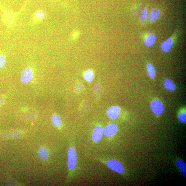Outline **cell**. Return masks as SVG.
Segmentation results:
<instances>
[{
  "label": "cell",
  "mask_w": 186,
  "mask_h": 186,
  "mask_svg": "<svg viewBox=\"0 0 186 186\" xmlns=\"http://www.w3.org/2000/svg\"><path fill=\"white\" fill-rule=\"evenodd\" d=\"M68 166L70 170L75 168L77 163V156L76 151L73 147L69 148L68 151Z\"/></svg>",
  "instance_id": "cell-2"
},
{
  "label": "cell",
  "mask_w": 186,
  "mask_h": 186,
  "mask_svg": "<svg viewBox=\"0 0 186 186\" xmlns=\"http://www.w3.org/2000/svg\"><path fill=\"white\" fill-rule=\"evenodd\" d=\"M83 77L84 79L88 82H92L94 79V74L91 70H88L85 72Z\"/></svg>",
  "instance_id": "cell-18"
},
{
  "label": "cell",
  "mask_w": 186,
  "mask_h": 186,
  "mask_svg": "<svg viewBox=\"0 0 186 186\" xmlns=\"http://www.w3.org/2000/svg\"><path fill=\"white\" fill-rule=\"evenodd\" d=\"M164 87L169 91H173L176 88V86L173 82L170 79H166L164 82Z\"/></svg>",
  "instance_id": "cell-16"
},
{
  "label": "cell",
  "mask_w": 186,
  "mask_h": 186,
  "mask_svg": "<svg viewBox=\"0 0 186 186\" xmlns=\"http://www.w3.org/2000/svg\"><path fill=\"white\" fill-rule=\"evenodd\" d=\"M104 134V129L100 126H96L94 128L92 135L94 142H98L101 140Z\"/></svg>",
  "instance_id": "cell-7"
},
{
  "label": "cell",
  "mask_w": 186,
  "mask_h": 186,
  "mask_svg": "<svg viewBox=\"0 0 186 186\" xmlns=\"http://www.w3.org/2000/svg\"><path fill=\"white\" fill-rule=\"evenodd\" d=\"M6 57L3 53H0V68H4L6 65Z\"/></svg>",
  "instance_id": "cell-20"
},
{
  "label": "cell",
  "mask_w": 186,
  "mask_h": 186,
  "mask_svg": "<svg viewBox=\"0 0 186 186\" xmlns=\"http://www.w3.org/2000/svg\"><path fill=\"white\" fill-rule=\"evenodd\" d=\"M38 155L42 160L44 161L47 160L49 157V154L46 148L42 147L39 148Z\"/></svg>",
  "instance_id": "cell-11"
},
{
  "label": "cell",
  "mask_w": 186,
  "mask_h": 186,
  "mask_svg": "<svg viewBox=\"0 0 186 186\" xmlns=\"http://www.w3.org/2000/svg\"><path fill=\"white\" fill-rule=\"evenodd\" d=\"M118 126L115 124L112 123L107 125L104 129V134L108 137L114 136L117 133Z\"/></svg>",
  "instance_id": "cell-6"
},
{
  "label": "cell",
  "mask_w": 186,
  "mask_h": 186,
  "mask_svg": "<svg viewBox=\"0 0 186 186\" xmlns=\"http://www.w3.org/2000/svg\"><path fill=\"white\" fill-rule=\"evenodd\" d=\"M148 14V10L146 8H145L142 10L140 16V20L142 22H145L147 20Z\"/></svg>",
  "instance_id": "cell-19"
},
{
  "label": "cell",
  "mask_w": 186,
  "mask_h": 186,
  "mask_svg": "<svg viewBox=\"0 0 186 186\" xmlns=\"http://www.w3.org/2000/svg\"><path fill=\"white\" fill-rule=\"evenodd\" d=\"M83 86L81 83H78L75 87V90L77 93L81 92L83 90Z\"/></svg>",
  "instance_id": "cell-23"
},
{
  "label": "cell",
  "mask_w": 186,
  "mask_h": 186,
  "mask_svg": "<svg viewBox=\"0 0 186 186\" xmlns=\"http://www.w3.org/2000/svg\"><path fill=\"white\" fill-rule=\"evenodd\" d=\"M93 94L94 96L97 97L99 96L100 91V87L98 83H96L93 87Z\"/></svg>",
  "instance_id": "cell-21"
},
{
  "label": "cell",
  "mask_w": 186,
  "mask_h": 186,
  "mask_svg": "<svg viewBox=\"0 0 186 186\" xmlns=\"http://www.w3.org/2000/svg\"><path fill=\"white\" fill-rule=\"evenodd\" d=\"M147 69L149 76L151 78L155 77V71L154 67L152 64H148L147 65Z\"/></svg>",
  "instance_id": "cell-17"
},
{
  "label": "cell",
  "mask_w": 186,
  "mask_h": 186,
  "mask_svg": "<svg viewBox=\"0 0 186 186\" xmlns=\"http://www.w3.org/2000/svg\"><path fill=\"white\" fill-rule=\"evenodd\" d=\"M106 164L110 169L117 173H122L125 171L122 164L116 160L112 159L108 161Z\"/></svg>",
  "instance_id": "cell-1"
},
{
  "label": "cell",
  "mask_w": 186,
  "mask_h": 186,
  "mask_svg": "<svg viewBox=\"0 0 186 186\" xmlns=\"http://www.w3.org/2000/svg\"><path fill=\"white\" fill-rule=\"evenodd\" d=\"M176 164L177 166L178 167L183 176L186 177V165L185 163L182 160L178 159L176 162Z\"/></svg>",
  "instance_id": "cell-13"
},
{
  "label": "cell",
  "mask_w": 186,
  "mask_h": 186,
  "mask_svg": "<svg viewBox=\"0 0 186 186\" xmlns=\"http://www.w3.org/2000/svg\"><path fill=\"white\" fill-rule=\"evenodd\" d=\"M5 101V99L4 96L0 94V107H1L3 105Z\"/></svg>",
  "instance_id": "cell-24"
},
{
  "label": "cell",
  "mask_w": 186,
  "mask_h": 186,
  "mask_svg": "<svg viewBox=\"0 0 186 186\" xmlns=\"http://www.w3.org/2000/svg\"><path fill=\"white\" fill-rule=\"evenodd\" d=\"M179 120L182 122H185L186 121V113L184 112L180 113L178 116Z\"/></svg>",
  "instance_id": "cell-22"
},
{
  "label": "cell",
  "mask_w": 186,
  "mask_h": 186,
  "mask_svg": "<svg viewBox=\"0 0 186 186\" xmlns=\"http://www.w3.org/2000/svg\"><path fill=\"white\" fill-rule=\"evenodd\" d=\"M121 111L120 107L118 106H113L108 110L107 114L111 119L114 120L119 116Z\"/></svg>",
  "instance_id": "cell-8"
},
{
  "label": "cell",
  "mask_w": 186,
  "mask_h": 186,
  "mask_svg": "<svg viewBox=\"0 0 186 186\" xmlns=\"http://www.w3.org/2000/svg\"><path fill=\"white\" fill-rule=\"evenodd\" d=\"M160 15V10L154 9H153L150 13L149 20L151 22H154L157 20Z\"/></svg>",
  "instance_id": "cell-12"
},
{
  "label": "cell",
  "mask_w": 186,
  "mask_h": 186,
  "mask_svg": "<svg viewBox=\"0 0 186 186\" xmlns=\"http://www.w3.org/2000/svg\"><path fill=\"white\" fill-rule=\"evenodd\" d=\"M173 44V40L171 38H169L162 43L161 45V49L164 52H168L171 49Z\"/></svg>",
  "instance_id": "cell-9"
},
{
  "label": "cell",
  "mask_w": 186,
  "mask_h": 186,
  "mask_svg": "<svg viewBox=\"0 0 186 186\" xmlns=\"http://www.w3.org/2000/svg\"><path fill=\"white\" fill-rule=\"evenodd\" d=\"M156 40L155 35L150 34L148 35L144 41V44L147 47H151L155 44Z\"/></svg>",
  "instance_id": "cell-10"
},
{
  "label": "cell",
  "mask_w": 186,
  "mask_h": 186,
  "mask_svg": "<svg viewBox=\"0 0 186 186\" xmlns=\"http://www.w3.org/2000/svg\"><path fill=\"white\" fill-rule=\"evenodd\" d=\"M52 121L53 125L55 127H59L62 124L61 119L58 115L57 114H54L52 115Z\"/></svg>",
  "instance_id": "cell-15"
},
{
  "label": "cell",
  "mask_w": 186,
  "mask_h": 186,
  "mask_svg": "<svg viewBox=\"0 0 186 186\" xmlns=\"http://www.w3.org/2000/svg\"><path fill=\"white\" fill-rule=\"evenodd\" d=\"M2 12V19L5 25L8 27L11 26L13 20V13L7 9H4Z\"/></svg>",
  "instance_id": "cell-5"
},
{
  "label": "cell",
  "mask_w": 186,
  "mask_h": 186,
  "mask_svg": "<svg viewBox=\"0 0 186 186\" xmlns=\"http://www.w3.org/2000/svg\"><path fill=\"white\" fill-rule=\"evenodd\" d=\"M150 106L154 114L156 115L162 114L164 111L163 104L159 100H152L151 102Z\"/></svg>",
  "instance_id": "cell-4"
},
{
  "label": "cell",
  "mask_w": 186,
  "mask_h": 186,
  "mask_svg": "<svg viewBox=\"0 0 186 186\" xmlns=\"http://www.w3.org/2000/svg\"><path fill=\"white\" fill-rule=\"evenodd\" d=\"M34 75L33 69L30 68H26L23 70L21 75V82L24 84H27L33 79Z\"/></svg>",
  "instance_id": "cell-3"
},
{
  "label": "cell",
  "mask_w": 186,
  "mask_h": 186,
  "mask_svg": "<svg viewBox=\"0 0 186 186\" xmlns=\"http://www.w3.org/2000/svg\"><path fill=\"white\" fill-rule=\"evenodd\" d=\"M35 17L37 20H42L45 19L46 17V13L44 11L41 10H37L35 14Z\"/></svg>",
  "instance_id": "cell-14"
}]
</instances>
